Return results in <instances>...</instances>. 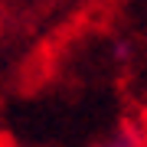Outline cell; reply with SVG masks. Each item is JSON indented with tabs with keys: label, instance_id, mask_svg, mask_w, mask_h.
I'll return each mask as SVG.
<instances>
[{
	"label": "cell",
	"instance_id": "1",
	"mask_svg": "<svg viewBox=\"0 0 147 147\" xmlns=\"http://www.w3.org/2000/svg\"><path fill=\"white\" fill-rule=\"evenodd\" d=\"M95 147H134V141L127 134H111V137H105V141L95 144Z\"/></svg>",
	"mask_w": 147,
	"mask_h": 147
}]
</instances>
